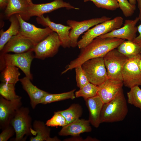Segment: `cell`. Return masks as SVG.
<instances>
[{
	"mask_svg": "<svg viewBox=\"0 0 141 141\" xmlns=\"http://www.w3.org/2000/svg\"><path fill=\"white\" fill-rule=\"evenodd\" d=\"M125 40L115 38L96 37L86 46L81 49L80 53L77 58L70 62L61 74L81 65L89 60L103 57L109 52L117 48Z\"/></svg>",
	"mask_w": 141,
	"mask_h": 141,
	"instance_id": "obj_1",
	"label": "cell"
},
{
	"mask_svg": "<svg viewBox=\"0 0 141 141\" xmlns=\"http://www.w3.org/2000/svg\"><path fill=\"white\" fill-rule=\"evenodd\" d=\"M128 111L126 100L122 89L113 99L104 104L100 115L101 123L122 121L127 115Z\"/></svg>",
	"mask_w": 141,
	"mask_h": 141,
	"instance_id": "obj_2",
	"label": "cell"
},
{
	"mask_svg": "<svg viewBox=\"0 0 141 141\" xmlns=\"http://www.w3.org/2000/svg\"><path fill=\"white\" fill-rule=\"evenodd\" d=\"M29 113L28 107L22 106L17 110L12 119L10 125L15 131V141H24L27 136L36 135V132L32 128V119Z\"/></svg>",
	"mask_w": 141,
	"mask_h": 141,
	"instance_id": "obj_3",
	"label": "cell"
},
{
	"mask_svg": "<svg viewBox=\"0 0 141 141\" xmlns=\"http://www.w3.org/2000/svg\"><path fill=\"white\" fill-rule=\"evenodd\" d=\"M123 22V18L118 16L95 25L84 33L77 46L80 49L84 47L96 37L121 27Z\"/></svg>",
	"mask_w": 141,
	"mask_h": 141,
	"instance_id": "obj_4",
	"label": "cell"
},
{
	"mask_svg": "<svg viewBox=\"0 0 141 141\" xmlns=\"http://www.w3.org/2000/svg\"><path fill=\"white\" fill-rule=\"evenodd\" d=\"M35 58L33 51L21 53H6L0 55V69L1 71L7 65L14 66L20 69L25 76L31 80L33 79L31 73V64Z\"/></svg>",
	"mask_w": 141,
	"mask_h": 141,
	"instance_id": "obj_5",
	"label": "cell"
},
{
	"mask_svg": "<svg viewBox=\"0 0 141 141\" xmlns=\"http://www.w3.org/2000/svg\"><path fill=\"white\" fill-rule=\"evenodd\" d=\"M81 66L89 82L95 85L99 86L108 79L103 57L89 60Z\"/></svg>",
	"mask_w": 141,
	"mask_h": 141,
	"instance_id": "obj_6",
	"label": "cell"
},
{
	"mask_svg": "<svg viewBox=\"0 0 141 141\" xmlns=\"http://www.w3.org/2000/svg\"><path fill=\"white\" fill-rule=\"evenodd\" d=\"M103 58L108 78L122 81L123 68L129 58L119 52L116 48L109 52Z\"/></svg>",
	"mask_w": 141,
	"mask_h": 141,
	"instance_id": "obj_7",
	"label": "cell"
},
{
	"mask_svg": "<svg viewBox=\"0 0 141 141\" xmlns=\"http://www.w3.org/2000/svg\"><path fill=\"white\" fill-rule=\"evenodd\" d=\"M111 19V17L103 16L80 21L70 20H67V25L71 28L69 34L70 47L74 48L77 46L78 38L84 32L93 26Z\"/></svg>",
	"mask_w": 141,
	"mask_h": 141,
	"instance_id": "obj_8",
	"label": "cell"
},
{
	"mask_svg": "<svg viewBox=\"0 0 141 141\" xmlns=\"http://www.w3.org/2000/svg\"><path fill=\"white\" fill-rule=\"evenodd\" d=\"M61 45L57 34L53 32L35 45L33 51L35 58L44 60L53 57L57 53Z\"/></svg>",
	"mask_w": 141,
	"mask_h": 141,
	"instance_id": "obj_9",
	"label": "cell"
},
{
	"mask_svg": "<svg viewBox=\"0 0 141 141\" xmlns=\"http://www.w3.org/2000/svg\"><path fill=\"white\" fill-rule=\"evenodd\" d=\"M19 21L20 29L19 34L29 39L36 45L53 32L49 27L38 28L26 22L19 14H16Z\"/></svg>",
	"mask_w": 141,
	"mask_h": 141,
	"instance_id": "obj_10",
	"label": "cell"
},
{
	"mask_svg": "<svg viewBox=\"0 0 141 141\" xmlns=\"http://www.w3.org/2000/svg\"><path fill=\"white\" fill-rule=\"evenodd\" d=\"M140 55L129 58L123 68L122 77L124 85L130 89L135 86H141V71L137 63Z\"/></svg>",
	"mask_w": 141,
	"mask_h": 141,
	"instance_id": "obj_11",
	"label": "cell"
},
{
	"mask_svg": "<svg viewBox=\"0 0 141 141\" xmlns=\"http://www.w3.org/2000/svg\"><path fill=\"white\" fill-rule=\"evenodd\" d=\"M61 8H65L68 10L79 9L63 0H54L50 2L40 4H34L32 3L30 4L28 8L26 20H28L31 17L39 16Z\"/></svg>",
	"mask_w": 141,
	"mask_h": 141,
	"instance_id": "obj_12",
	"label": "cell"
},
{
	"mask_svg": "<svg viewBox=\"0 0 141 141\" xmlns=\"http://www.w3.org/2000/svg\"><path fill=\"white\" fill-rule=\"evenodd\" d=\"M21 98L10 101L0 96V128L3 130L10 125L16 111L22 106Z\"/></svg>",
	"mask_w": 141,
	"mask_h": 141,
	"instance_id": "obj_13",
	"label": "cell"
},
{
	"mask_svg": "<svg viewBox=\"0 0 141 141\" xmlns=\"http://www.w3.org/2000/svg\"><path fill=\"white\" fill-rule=\"evenodd\" d=\"M37 22L45 27H48L57 34L61 42V46L64 48H69L70 40L69 36L70 27L51 21L48 16L45 17L43 15L37 17Z\"/></svg>",
	"mask_w": 141,
	"mask_h": 141,
	"instance_id": "obj_14",
	"label": "cell"
},
{
	"mask_svg": "<svg viewBox=\"0 0 141 141\" xmlns=\"http://www.w3.org/2000/svg\"><path fill=\"white\" fill-rule=\"evenodd\" d=\"M36 45L29 39L18 34L13 36L0 51V55L13 52L21 53L33 51Z\"/></svg>",
	"mask_w": 141,
	"mask_h": 141,
	"instance_id": "obj_15",
	"label": "cell"
},
{
	"mask_svg": "<svg viewBox=\"0 0 141 141\" xmlns=\"http://www.w3.org/2000/svg\"><path fill=\"white\" fill-rule=\"evenodd\" d=\"M139 21L138 17L134 20H126L122 27L99 37L102 38H115L133 41L137 36L138 28L136 25Z\"/></svg>",
	"mask_w": 141,
	"mask_h": 141,
	"instance_id": "obj_16",
	"label": "cell"
},
{
	"mask_svg": "<svg viewBox=\"0 0 141 141\" xmlns=\"http://www.w3.org/2000/svg\"><path fill=\"white\" fill-rule=\"evenodd\" d=\"M123 85L122 81L108 79L98 86L97 95L104 103H107L116 96Z\"/></svg>",
	"mask_w": 141,
	"mask_h": 141,
	"instance_id": "obj_17",
	"label": "cell"
},
{
	"mask_svg": "<svg viewBox=\"0 0 141 141\" xmlns=\"http://www.w3.org/2000/svg\"><path fill=\"white\" fill-rule=\"evenodd\" d=\"M90 124L89 120L79 119L62 127L58 134L61 136H79L82 133L92 131Z\"/></svg>",
	"mask_w": 141,
	"mask_h": 141,
	"instance_id": "obj_18",
	"label": "cell"
},
{
	"mask_svg": "<svg viewBox=\"0 0 141 141\" xmlns=\"http://www.w3.org/2000/svg\"><path fill=\"white\" fill-rule=\"evenodd\" d=\"M89 113V120L95 128L100 124V115L104 104L98 95L85 100Z\"/></svg>",
	"mask_w": 141,
	"mask_h": 141,
	"instance_id": "obj_19",
	"label": "cell"
},
{
	"mask_svg": "<svg viewBox=\"0 0 141 141\" xmlns=\"http://www.w3.org/2000/svg\"><path fill=\"white\" fill-rule=\"evenodd\" d=\"M31 80L25 76L20 79L22 87L30 98L31 105L33 109L40 103L42 99L49 93L38 88L34 85Z\"/></svg>",
	"mask_w": 141,
	"mask_h": 141,
	"instance_id": "obj_20",
	"label": "cell"
},
{
	"mask_svg": "<svg viewBox=\"0 0 141 141\" xmlns=\"http://www.w3.org/2000/svg\"><path fill=\"white\" fill-rule=\"evenodd\" d=\"M30 4L26 0H9L5 11V16L9 18L12 15L19 14L26 20L28 9Z\"/></svg>",
	"mask_w": 141,
	"mask_h": 141,
	"instance_id": "obj_21",
	"label": "cell"
},
{
	"mask_svg": "<svg viewBox=\"0 0 141 141\" xmlns=\"http://www.w3.org/2000/svg\"><path fill=\"white\" fill-rule=\"evenodd\" d=\"M32 127L36 132L34 137H31L30 141H59L57 137L51 138L50 136V129L42 121L36 120L33 123Z\"/></svg>",
	"mask_w": 141,
	"mask_h": 141,
	"instance_id": "obj_22",
	"label": "cell"
},
{
	"mask_svg": "<svg viewBox=\"0 0 141 141\" xmlns=\"http://www.w3.org/2000/svg\"><path fill=\"white\" fill-rule=\"evenodd\" d=\"M9 18L10 25L9 28L5 31L2 30L0 31V51L12 37L19 33L20 25L16 15H12Z\"/></svg>",
	"mask_w": 141,
	"mask_h": 141,
	"instance_id": "obj_23",
	"label": "cell"
},
{
	"mask_svg": "<svg viewBox=\"0 0 141 141\" xmlns=\"http://www.w3.org/2000/svg\"><path fill=\"white\" fill-rule=\"evenodd\" d=\"M116 49L129 58L141 54V46L133 41L125 40Z\"/></svg>",
	"mask_w": 141,
	"mask_h": 141,
	"instance_id": "obj_24",
	"label": "cell"
},
{
	"mask_svg": "<svg viewBox=\"0 0 141 141\" xmlns=\"http://www.w3.org/2000/svg\"><path fill=\"white\" fill-rule=\"evenodd\" d=\"M1 71L0 80L2 82L15 84L20 80L19 77L20 73L18 68L8 65Z\"/></svg>",
	"mask_w": 141,
	"mask_h": 141,
	"instance_id": "obj_25",
	"label": "cell"
},
{
	"mask_svg": "<svg viewBox=\"0 0 141 141\" xmlns=\"http://www.w3.org/2000/svg\"><path fill=\"white\" fill-rule=\"evenodd\" d=\"M56 112L64 117L67 124L79 119L82 115L83 109L79 104L74 103L66 109Z\"/></svg>",
	"mask_w": 141,
	"mask_h": 141,
	"instance_id": "obj_26",
	"label": "cell"
},
{
	"mask_svg": "<svg viewBox=\"0 0 141 141\" xmlns=\"http://www.w3.org/2000/svg\"><path fill=\"white\" fill-rule=\"evenodd\" d=\"M75 90L74 89L68 92L58 94L49 93L42 99L40 104H46L68 99H74L75 98Z\"/></svg>",
	"mask_w": 141,
	"mask_h": 141,
	"instance_id": "obj_27",
	"label": "cell"
},
{
	"mask_svg": "<svg viewBox=\"0 0 141 141\" xmlns=\"http://www.w3.org/2000/svg\"><path fill=\"white\" fill-rule=\"evenodd\" d=\"M15 84L2 82L0 85V95L7 100L11 101L21 98L16 95Z\"/></svg>",
	"mask_w": 141,
	"mask_h": 141,
	"instance_id": "obj_28",
	"label": "cell"
},
{
	"mask_svg": "<svg viewBox=\"0 0 141 141\" xmlns=\"http://www.w3.org/2000/svg\"><path fill=\"white\" fill-rule=\"evenodd\" d=\"M98 86L90 82L75 93V97H82L84 100L97 95Z\"/></svg>",
	"mask_w": 141,
	"mask_h": 141,
	"instance_id": "obj_29",
	"label": "cell"
},
{
	"mask_svg": "<svg viewBox=\"0 0 141 141\" xmlns=\"http://www.w3.org/2000/svg\"><path fill=\"white\" fill-rule=\"evenodd\" d=\"M130 89L127 93V102L139 108L141 111V89L138 86Z\"/></svg>",
	"mask_w": 141,
	"mask_h": 141,
	"instance_id": "obj_30",
	"label": "cell"
},
{
	"mask_svg": "<svg viewBox=\"0 0 141 141\" xmlns=\"http://www.w3.org/2000/svg\"><path fill=\"white\" fill-rule=\"evenodd\" d=\"M85 2H92L97 8L114 11L119 8L117 0H83Z\"/></svg>",
	"mask_w": 141,
	"mask_h": 141,
	"instance_id": "obj_31",
	"label": "cell"
},
{
	"mask_svg": "<svg viewBox=\"0 0 141 141\" xmlns=\"http://www.w3.org/2000/svg\"><path fill=\"white\" fill-rule=\"evenodd\" d=\"M119 8L122 11L125 16H132L136 10V5L131 4L128 0H117Z\"/></svg>",
	"mask_w": 141,
	"mask_h": 141,
	"instance_id": "obj_32",
	"label": "cell"
},
{
	"mask_svg": "<svg viewBox=\"0 0 141 141\" xmlns=\"http://www.w3.org/2000/svg\"><path fill=\"white\" fill-rule=\"evenodd\" d=\"M75 68L77 86L81 89L90 82L81 65L77 66Z\"/></svg>",
	"mask_w": 141,
	"mask_h": 141,
	"instance_id": "obj_33",
	"label": "cell"
},
{
	"mask_svg": "<svg viewBox=\"0 0 141 141\" xmlns=\"http://www.w3.org/2000/svg\"><path fill=\"white\" fill-rule=\"evenodd\" d=\"M45 124L49 127H62L67 125L66 120L64 117L56 111L54 112L53 116L47 121Z\"/></svg>",
	"mask_w": 141,
	"mask_h": 141,
	"instance_id": "obj_34",
	"label": "cell"
},
{
	"mask_svg": "<svg viewBox=\"0 0 141 141\" xmlns=\"http://www.w3.org/2000/svg\"><path fill=\"white\" fill-rule=\"evenodd\" d=\"M2 130L0 134V141H7L15 134L14 129L10 125Z\"/></svg>",
	"mask_w": 141,
	"mask_h": 141,
	"instance_id": "obj_35",
	"label": "cell"
},
{
	"mask_svg": "<svg viewBox=\"0 0 141 141\" xmlns=\"http://www.w3.org/2000/svg\"><path fill=\"white\" fill-rule=\"evenodd\" d=\"M137 28L139 34L135 38L133 41L141 46V23L137 26Z\"/></svg>",
	"mask_w": 141,
	"mask_h": 141,
	"instance_id": "obj_36",
	"label": "cell"
},
{
	"mask_svg": "<svg viewBox=\"0 0 141 141\" xmlns=\"http://www.w3.org/2000/svg\"><path fill=\"white\" fill-rule=\"evenodd\" d=\"M65 141H83V139L82 137L79 136H73L72 137L66 139L64 140Z\"/></svg>",
	"mask_w": 141,
	"mask_h": 141,
	"instance_id": "obj_37",
	"label": "cell"
},
{
	"mask_svg": "<svg viewBox=\"0 0 141 141\" xmlns=\"http://www.w3.org/2000/svg\"><path fill=\"white\" fill-rule=\"evenodd\" d=\"M138 4V7L139 10V13L138 17L139 21H141V0H136Z\"/></svg>",
	"mask_w": 141,
	"mask_h": 141,
	"instance_id": "obj_38",
	"label": "cell"
},
{
	"mask_svg": "<svg viewBox=\"0 0 141 141\" xmlns=\"http://www.w3.org/2000/svg\"><path fill=\"white\" fill-rule=\"evenodd\" d=\"M9 0H0V7L1 8H3L6 7Z\"/></svg>",
	"mask_w": 141,
	"mask_h": 141,
	"instance_id": "obj_39",
	"label": "cell"
},
{
	"mask_svg": "<svg viewBox=\"0 0 141 141\" xmlns=\"http://www.w3.org/2000/svg\"><path fill=\"white\" fill-rule=\"evenodd\" d=\"M84 141H98V139L95 138H92L90 137H87L85 139H84Z\"/></svg>",
	"mask_w": 141,
	"mask_h": 141,
	"instance_id": "obj_40",
	"label": "cell"
},
{
	"mask_svg": "<svg viewBox=\"0 0 141 141\" xmlns=\"http://www.w3.org/2000/svg\"><path fill=\"white\" fill-rule=\"evenodd\" d=\"M137 63L139 68L141 71V54L140 55L138 58Z\"/></svg>",
	"mask_w": 141,
	"mask_h": 141,
	"instance_id": "obj_41",
	"label": "cell"
},
{
	"mask_svg": "<svg viewBox=\"0 0 141 141\" xmlns=\"http://www.w3.org/2000/svg\"><path fill=\"white\" fill-rule=\"evenodd\" d=\"M129 2L132 5H136V0H129Z\"/></svg>",
	"mask_w": 141,
	"mask_h": 141,
	"instance_id": "obj_42",
	"label": "cell"
},
{
	"mask_svg": "<svg viewBox=\"0 0 141 141\" xmlns=\"http://www.w3.org/2000/svg\"><path fill=\"white\" fill-rule=\"evenodd\" d=\"M26 0L30 4H31L33 3L31 0Z\"/></svg>",
	"mask_w": 141,
	"mask_h": 141,
	"instance_id": "obj_43",
	"label": "cell"
}]
</instances>
